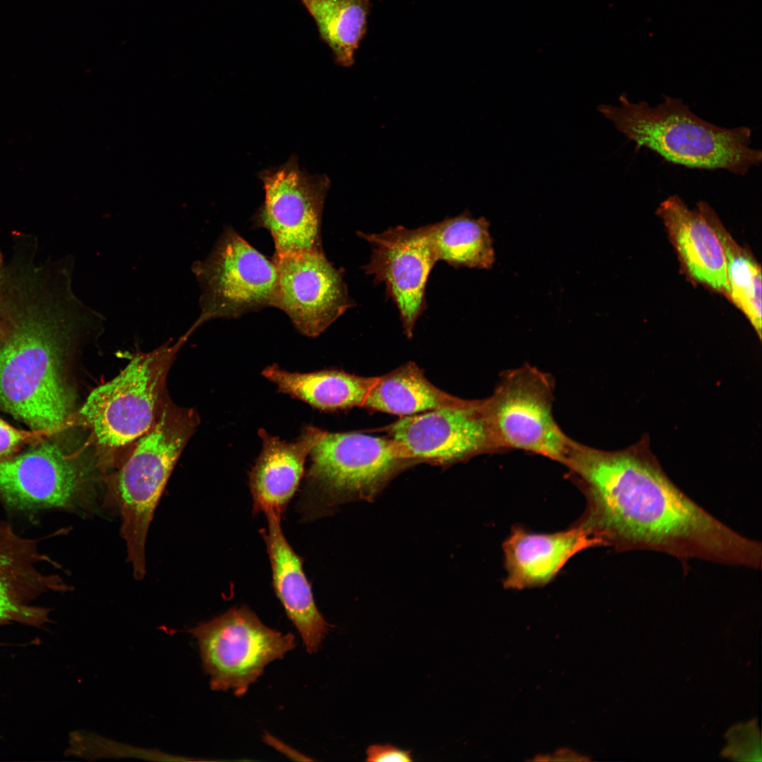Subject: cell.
<instances>
[{
	"label": "cell",
	"instance_id": "4",
	"mask_svg": "<svg viewBox=\"0 0 762 762\" xmlns=\"http://www.w3.org/2000/svg\"><path fill=\"white\" fill-rule=\"evenodd\" d=\"M198 423L193 409L165 404L154 425L138 439L114 478L121 536L136 579L145 575V543L155 509Z\"/></svg>",
	"mask_w": 762,
	"mask_h": 762
},
{
	"label": "cell",
	"instance_id": "5",
	"mask_svg": "<svg viewBox=\"0 0 762 762\" xmlns=\"http://www.w3.org/2000/svg\"><path fill=\"white\" fill-rule=\"evenodd\" d=\"M190 328L174 344L136 354L111 380L91 392L78 411L79 423L90 430L96 444L118 449L138 440L155 423L164 406L165 381Z\"/></svg>",
	"mask_w": 762,
	"mask_h": 762
},
{
	"label": "cell",
	"instance_id": "24",
	"mask_svg": "<svg viewBox=\"0 0 762 762\" xmlns=\"http://www.w3.org/2000/svg\"><path fill=\"white\" fill-rule=\"evenodd\" d=\"M314 19L321 39L335 61L354 64V54L365 35L370 0H301Z\"/></svg>",
	"mask_w": 762,
	"mask_h": 762
},
{
	"label": "cell",
	"instance_id": "12",
	"mask_svg": "<svg viewBox=\"0 0 762 762\" xmlns=\"http://www.w3.org/2000/svg\"><path fill=\"white\" fill-rule=\"evenodd\" d=\"M90 480L86 466L50 442L0 459V500L17 511L76 509L86 502Z\"/></svg>",
	"mask_w": 762,
	"mask_h": 762
},
{
	"label": "cell",
	"instance_id": "26",
	"mask_svg": "<svg viewBox=\"0 0 762 762\" xmlns=\"http://www.w3.org/2000/svg\"><path fill=\"white\" fill-rule=\"evenodd\" d=\"M28 436V433L16 430L0 418V459L13 452Z\"/></svg>",
	"mask_w": 762,
	"mask_h": 762
},
{
	"label": "cell",
	"instance_id": "10",
	"mask_svg": "<svg viewBox=\"0 0 762 762\" xmlns=\"http://www.w3.org/2000/svg\"><path fill=\"white\" fill-rule=\"evenodd\" d=\"M265 201L257 222L271 234L275 255L322 250L321 221L330 186L326 175H310L292 156L284 164L260 173Z\"/></svg>",
	"mask_w": 762,
	"mask_h": 762
},
{
	"label": "cell",
	"instance_id": "22",
	"mask_svg": "<svg viewBox=\"0 0 762 762\" xmlns=\"http://www.w3.org/2000/svg\"><path fill=\"white\" fill-rule=\"evenodd\" d=\"M430 238L437 261L459 268L490 269L495 262L490 224L468 212L431 224Z\"/></svg>",
	"mask_w": 762,
	"mask_h": 762
},
{
	"label": "cell",
	"instance_id": "21",
	"mask_svg": "<svg viewBox=\"0 0 762 762\" xmlns=\"http://www.w3.org/2000/svg\"><path fill=\"white\" fill-rule=\"evenodd\" d=\"M470 401L437 388L421 368L408 363L375 377L363 407L403 417L431 410L462 407Z\"/></svg>",
	"mask_w": 762,
	"mask_h": 762
},
{
	"label": "cell",
	"instance_id": "27",
	"mask_svg": "<svg viewBox=\"0 0 762 762\" xmlns=\"http://www.w3.org/2000/svg\"><path fill=\"white\" fill-rule=\"evenodd\" d=\"M264 739L270 746H272L276 749H277L279 751L288 755L289 756H294V757H297L298 759H300V760L301 759V758H300V757H298V756H301L300 754H298L296 751H294V750L290 749L289 746H286L285 744H282L281 742H279L278 739L274 738L271 735H270L268 734H265L264 735Z\"/></svg>",
	"mask_w": 762,
	"mask_h": 762
},
{
	"label": "cell",
	"instance_id": "15",
	"mask_svg": "<svg viewBox=\"0 0 762 762\" xmlns=\"http://www.w3.org/2000/svg\"><path fill=\"white\" fill-rule=\"evenodd\" d=\"M57 566L41 551L39 540L23 536L0 521V622L44 621L47 610L31 602L45 593L68 588L58 574L47 570Z\"/></svg>",
	"mask_w": 762,
	"mask_h": 762
},
{
	"label": "cell",
	"instance_id": "3",
	"mask_svg": "<svg viewBox=\"0 0 762 762\" xmlns=\"http://www.w3.org/2000/svg\"><path fill=\"white\" fill-rule=\"evenodd\" d=\"M598 109L637 147L673 164L744 175L761 162V151L750 147L749 128L717 126L696 116L679 98L664 96L652 107L632 102L622 94L618 105L601 104Z\"/></svg>",
	"mask_w": 762,
	"mask_h": 762
},
{
	"label": "cell",
	"instance_id": "16",
	"mask_svg": "<svg viewBox=\"0 0 762 762\" xmlns=\"http://www.w3.org/2000/svg\"><path fill=\"white\" fill-rule=\"evenodd\" d=\"M600 545L599 539L576 524L568 530L554 533H536L514 526L502 544L507 572L504 587L523 589L543 586L574 555Z\"/></svg>",
	"mask_w": 762,
	"mask_h": 762
},
{
	"label": "cell",
	"instance_id": "20",
	"mask_svg": "<svg viewBox=\"0 0 762 762\" xmlns=\"http://www.w3.org/2000/svg\"><path fill=\"white\" fill-rule=\"evenodd\" d=\"M262 375L274 384L279 392L322 411L363 406L375 379L337 369L305 373L289 372L276 364L265 368Z\"/></svg>",
	"mask_w": 762,
	"mask_h": 762
},
{
	"label": "cell",
	"instance_id": "7",
	"mask_svg": "<svg viewBox=\"0 0 762 762\" xmlns=\"http://www.w3.org/2000/svg\"><path fill=\"white\" fill-rule=\"evenodd\" d=\"M553 378L527 363L502 373L484 399L500 452L519 449L562 464L572 439L553 416Z\"/></svg>",
	"mask_w": 762,
	"mask_h": 762
},
{
	"label": "cell",
	"instance_id": "28",
	"mask_svg": "<svg viewBox=\"0 0 762 762\" xmlns=\"http://www.w3.org/2000/svg\"><path fill=\"white\" fill-rule=\"evenodd\" d=\"M6 260L4 258L3 254L0 251V284L3 277V273L5 267Z\"/></svg>",
	"mask_w": 762,
	"mask_h": 762
},
{
	"label": "cell",
	"instance_id": "23",
	"mask_svg": "<svg viewBox=\"0 0 762 762\" xmlns=\"http://www.w3.org/2000/svg\"><path fill=\"white\" fill-rule=\"evenodd\" d=\"M715 232L722 247L730 294L728 299L749 320L761 339V268L750 251L740 246L706 202L696 205Z\"/></svg>",
	"mask_w": 762,
	"mask_h": 762
},
{
	"label": "cell",
	"instance_id": "14",
	"mask_svg": "<svg viewBox=\"0 0 762 762\" xmlns=\"http://www.w3.org/2000/svg\"><path fill=\"white\" fill-rule=\"evenodd\" d=\"M278 272L276 308L298 330L315 337L354 306L343 272L323 250H307L273 259Z\"/></svg>",
	"mask_w": 762,
	"mask_h": 762
},
{
	"label": "cell",
	"instance_id": "9",
	"mask_svg": "<svg viewBox=\"0 0 762 762\" xmlns=\"http://www.w3.org/2000/svg\"><path fill=\"white\" fill-rule=\"evenodd\" d=\"M199 282V327L216 318H232L275 306L278 272L270 260L235 231H225L210 254L192 265Z\"/></svg>",
	"mask_w": 762,
	"mask_h": 762
},
{
	"label": "cell",
	"instance_id": "6",
	"mask_svg": "<svg viewBox=\"0 0 762 762\" xmlns=\"http://www.w3.org/2000/svg\"><path fill=\"white\" fill-rule=\"evenodd\" d=\"M303 504L311 514L351 499H368L413 463L391 438L329 433L311 449Z\"/></svg>",
	"mask_w": 762,
	"mask_h": 762
},
{
	"label": "cell",
	"instance_id": "2",
	"mask_svg": "<svg viewBox=\"0 0 762 762\" xmlns=\"http://www.w3.org/2000/svg\"><path fill=\"white\" fill-rule=\"evenodd\" d=\"M73 270L19 259L6 266L0 286V406L35 430H56L70 417L64 356L104 327V315L74 293Z\"/></svg>",
	"mask_w": 762,
	"mask_h": 762
},
{
	"label": "cell",
	"instance_id": "17",
	"mask_svg": "<svg viewBox=\"0 0 762 762\" xmlns=\"http://www.w3.org/2000/svg\"><path fill=\"white\" fill-rule=\"evenodd\" d=\"M325 433L307 425L296 440L287 442L259 429L262 449L248 475L255 514L281 517L304 475L307 457Z\"/></svg>",
	"mask_w": 762,
	"mask_h": 762
},
{
	"label": "cell",
	"instance_id": "8",
	"mask_svg": "<svg viewBox=\"0 0 762 762\" xmlns=\"http://www.w3.org/2000/svg\"><path fill=\"white\" fill-rule=\"evenodd\" d=\"M189 632L197 639L202 668L215 691L244 695L271 662L296 646L294 636L265 626L247 606L233 607Z\"/></svg>",
	"mask_w": 762,
	"mask_h": 762
},
{
	"label": "cell",
	"instance_id": "25",
	"mask_svg": "<svg viewBox=\"0 0 762 762\" xmlns=\"http://www.w3.org/2000/svg\"><path fill=\"white\" fill-rule=\"evenodd\" d=\"M366 761L409 762L413 761L411 750H404L390 744H371L366 750Z\"/></svg>",
	"mask_w": 762,
	"mask_h": 762
},
{
	"label": "cell",
	"instance_id": "18",
	"mask_svg": "<svg viewBox=\"0 0 762 762\" xmlns=\"http://www.w3.org/2000/svg\"><path fill=\"white\" fill-rule=\"evenodd\" d=\"M682 267L695 283L728 298L730 288L721 243L701 209H689L677 195L663 200L656 210Z\"/></svg>",
	"mask_w": 762,
	"mask_h": 762
},
{
	"label": "cell",
	"instance_id": "1",
	"mask_svg": "<svg viewBox=\"0 0 762 762\" xmlns=\"http://www.w3.org/2000/svg\"><path fill=\"white\" fill-rule=\"evenodd\" d=\"M562 464L586 499L575 524L603 545L659 551L682 561L761 567L760 542L707 512L643 452L603 451L572 440Z\"/></svg>",
	"mask_w": 762,
	"mask_h": 762
},
{
	"label": "cell",
	"instance_id": "13",
	"mask_svg": "<svg viewBox=\"0 0 762 762\" xmlns=\"http://www.w3.org/2000/svg\"><path fill=\"white\" fill-rule=\"evenodd\" d=\"M387 430L404 455L413 462L448 464L500 452L484 399L471 400L462 407L403 416Z\"/></svg>",
	"mask_w": 762,
	"mask_h": 762
},
{
	"label": "cell",
	"instance_id": "11",
	"mask_svg": "<svg viewBox=\"0 0 762 762\" xmlns=\"http://www.w3.org/2000/svg\"><path fill=\"white\" fill-rule=\"evenodd\" d=\"M358 236L371 247L369 261L362 270L375 282L385 285L386 295L398 309L404 333L411 338L427 307L426 286L437 262L430 224L416 229L399 225L380 233L360 231Z\"/></svg>",
	"mask_w": 762,
	"mask_h": 762
},
{
	"label": "cell",
	"instance_id": "19",
	"mask_svg": "<svg viewBox=\"0 0 762 762\" xmlns=\"http://www.w3.org/2000/svg\"><path fill=\"white\" fill-rule=\"evenodd\" d=\"M268 528L262 533L272 572V586L287 617L300 634L309 653H315L328 631V624L314 601L311 586L303 570V560L284 536L281 517L267 515Z\"/></svg>",
	"mask_w": 762,
	"mask_h": 762
}]
</instances>
